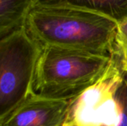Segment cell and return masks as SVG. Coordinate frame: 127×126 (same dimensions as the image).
<instances>
[{
    "mask_svg": "<svg viewBox=\"0 0 127 126\" xmlns=\"http://www.w3.org/2000/svg\"><path fill=\"white\" fill-rule=\"evenodd\" d=\"M25 27L44 47L111 55L118 22L77 8L33 7Z\"/></svg>",
    "mask_w": 127,
    "mask_h": 126,
    "instance_id": "obj_1",
    "label": "cell"
},
{
    "mask_svg": "<svg viewBox=\"0 0 127 126\" xmlns=\"http://www.w3.org/2000/svg\"><path fill=\"white\" fill-rule=\"evenodd\" d=\"M111 60L108 54L44 47L36 67L34 92L57 100L75 99L101 78Z\"/></svg>",
    "mask_w": 127,
    "mask_h": 126,
    "instance_id": "obj_2",
    "label": "cell"
},
{
    "mask_svg": "<svg viewBox=\"0 0 127 126\" xmlns=\"http://www.w3.org/2000/svg\"><path fill=\"white\" fill-rule=\"evenodd\" d=\"M43 49L25 26L0 39V121L35 94L36 67Z\"/></svg>",
    "mask_w": 127,
    "mask_h": 126,
    "instance_id": "obj_3",
    "label": "cell"
},
{
    "mask_svg": "<svg viewBox=\"0 0 127 126\" xmlns=\"http://www.w3.org/2000/svg\"><path fill=\"white\" fill-rule=\"evenodd\" d=\"M125 76L112 56L101 78L74 99L68 119L81 126H116L121 111L117 93Z\"/></svg>",
    "mask_w": 127,
    "mask_h": 126,
    "instance_id": "obj_4",
    "label": "cell"
},
{
    "mask_svg": "<svg viewBox=\"0 0 127 126\" xmlns=\"http://www.w3.org/2000/svg\"><path fill=\"white\" fill-rule=\"evenodd\" d=\"M73 100L35 93L0 121V126H62L68 119Z\"/></svg>",
    "mask_w": 127,
    "mask_h": 126,
    "instance_id": "obj_5",
    "label": "cell"
},
{
    "mask_svg": "<svg viewBox=\"0 0 127 126\" xmlns=\"http://www.w3.org/2000/svg\"><path fill=\"white\" fill-rule=\"evenodd\" d=\"M33 7L77 8L103 15L118 23L127 18V0H32Z\"/></svg>",
    "mask_w": 127,
    "mask_h": 126,
    "instance_id": "obj_6",
    "label": "cell"
},
{
    "mask_svg": "<svg viewBox=\"0 0 127 126\" xmlns=\"http://www.w3.org/2000/svg\"><path fill=\"white\" fill-rule=\"evenodd\" d=\"M32 0H0V39L25 26Z\"/></svg>",
    "mask_w": 127,
    "mask_h": 126,
    "instance_id": "obj_7",
    "label": "cell"
},
{
    "mask_svg": "<svg viewBox=\"0 0 127 126\" xmlns=\"http://www.w3.org/2000/svg\"><path fill=\"white\" fill-rule=\"evenodd\" d=\"M111 55L115 57L120 68L127 76V18L118 23Z\"/></svg>",
    "mask_w": 127,
    "mask_h": 126,
    "instance_id": "obj_8",
    "label": "cell"
},
{
    "mask_svg": "<svg viewBox=\"0 0 127 126\" xmlns=\"http://www.w3.org/2000/svg\"><path fill=\"white\" fill-rule=\"evenodd\" d=\"M117 100L120 106V117L116 126H127V76L120 85L117 93Z\"/></svg>",
    "mask_w": 127,
    "mask_h": 126,
    "instance_id": "obj_9",
    "label": "cell"
},
{
    "mask_svg": "<svg viewBox=\"0 0 127 126\" xmlns=\"http://www.w3.org/2000/svg\"><path fill=\"white\" fill-rule=\"evenodd\" d=\"M62 126H80L77 123H76L75 121L72 120H69L67 119V120L63 123V125Z\"/></svg>",
    "mask_w": 127,
    "mask_h": 126,
    "instance_id": "obj_10",
    "label": "cell"
}]
</instances>
